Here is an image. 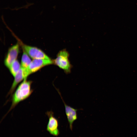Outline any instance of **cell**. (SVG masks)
Returning <instances> with one entry per match:
<instances>
[{
	"instance_id": "cell-2",
	"label": "cell",
	"mask_w": 137,
	"mask_h": 137,
	"mask_svg": "<svg viewBox=\"0 0 137 137\" xmlns=\"http://www.w3.org/2000/svg\"><path fill=\"white\" fill-rule=\"evenodd\" d=\"M69 56L68 52L64 49L59 52L56 58L53 60L54 64L63 70L66 74L71 73L73 67L69 60Z\"/></svg>"
},
{
	"instance_id": "cell-7",
	"label": "cell",
	"mask_w": 137,
	"mask_h": 137,
	"mask_svg": "<svg viewBox=\"0 0 137 137\" xmlns=\"http://www.w3.org/2000/svg\"><path fill=\"white\" fill-rule=\"evenodd\" d=\"M57 90L64 103L66 115L69 125L70 128L72 130L73 128V124L77 119V111L78 109H75L67 105L64 101L59 91L58 90Z\"/></svg>"
},
{
	"instance_id": "cell-3",
	"label": "cell",
	"mask_w": 137,
	"mask_h": 137,
	"mask_svg": "<svg viewBox=\"0 0 137 137\" xmlns=\"http://www.w3.org/2000/svg\"><path fill=\"white\" fill-rule=\"evenodd\" d=\"M54 64L53 60L50 59H35L32 61L26 69L29 75L39 71L43 67Z\"/></svg>"
},
{
	"instance_id": "cell-10",
	"label": "cell",
	"mask_w": 137,
	"mask_h": 137,
	"mask_svg": "<svg viewBox=\"0 0 137 137\" xmlns=\"http://www.w3.org/2000/svg\"><path fill=\"white\" fill-rule=\"evenodd\" d=\"M21 67V64L16 60L12 63L8 68L11 75L14 77Z\"/></svg>"
},
{
	"instance_id": "cell-9",
	"label": "cell",
	"mask_w": 137,
	"mask_h": 137,
	"mask_svg": "<svg viewBox=\"0 0 137 137\" xmlns=\"http://www.w3.org/2000/svg\"><path fill=\"white\" fill-rule=\"evenodd\" d=\"M29 57L28 54L23 50L21 64V67L25 69L28 68L32 61Z\"/></svg>"
},
{
	"instance_id": "cell-8",
	"label": "cell",
	"mask_w": 137,
	"mask_h": 137,
	"mask_svg": "<svg viewBox=\"0 0 137 137\" xmlns=\"http://www.w3.org/2000/svg\"><path fill=\"white\" fill-rule=\"evenodd\" d=\"M28 76L25 69L21 67L14 77V79L8 95H11L15 90L18 84Z\"/></svg>"
},
{
	"instance_id": "cell-5",
	"label": "cell",
	"mask_w": 137,
	"mask_h": 137,
	"mask_svg": "<svg viewBox=\"0 0 137 137\" xmlns=\"http://www.w3.org/2000/svg\"><path fill=\"white\" fill-rule=\"evenodd\" d=\"M47 115L48 118L47 130L53 136H58L60 134V131L58 128L59 123L58 119L55 117L52 111L47 112Z\"/></svg>"
},
{
	"instance_id": "cell-1",
	"label": "cell",
	"mask_w": 137,
	"mask_h": 137,
	"mask_svg": "<svg viewBox=\"0 0 137 137\" xmlns=\"http://www.w3.org/2000/svg\"><path fill=\"white\" fill-rule=\"evenodd\" d=\"M32 81L28 80L27 78L24 80L19 85L12 95V103L8 113L20 102L28 98L33 91L31 88Z\"/></svg>"
},
{
	"instance_id": "cell-6",
	"label": "cell",
	"mask_w": 137,
	"mask_h": 137,
	"mask_svg": "<svg viewBox=\"0 0 137 137\" xmlns=\"http://www.w3.org/2000/svg\"><path fill=\"white\" fill-rule=\"evenodd\" d=\"M19 44L17 43L9 48L4 60V64L8 68L16 60L19 52Z\"/></svg>"
},
{
	"instance_id": "cell-4",
	"label": "cell",
	"mask_w": 137,
	"mask_h": 137,
	"mask_svg": "<svg viewBox=\"0 0 137 137\" xmlns=\"http://www.w3.org/2000/svg\"><path fill=\"white\" fill-rule=\"evenodd\" d=\"M23 50L32 58L50 59L51 58L40 49L22 43Z\"/></svg>"
}]
</instances>
